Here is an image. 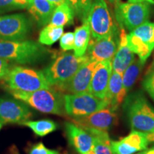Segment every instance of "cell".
I'll list each match as a JSON object with an SVG mask.
<instances>
[{
	"label": "cell",
	"instance_id": "83f0119b",
	"mask_svg": "<svg viewBox=\"0 0 154 154\" xmlns=\"http://www.w3.org/2000/svg\"><path fill=\"white\" fill-rule=\"evenodd\" d=\"M60 47L63 51H70L74 48V33L66 32L60 38Z\"/></svg>",
	"mask_w": 154,
	"mask_h": 154
},
{
	"label": "cell",
	"instance_id": "484cf974",
	"mask_svg": "<svg viewBox=\"0 0 154 154\" xmlns=\"http://www.w3.org/2000/svg\"><path fill=\"white\" fill-rule=\"evenodd\" d=\"M63 32V26H56L49 24L40 32L38 42L44 45H52L60 39Z\"/></svg>",
	"mask_w": 154,
	"mask_h": 154
},
{
	"label": "cell",
	"instance_id": "836d02e7",
	"mask_svg": "<svg viewBox=\"0 0 154 154\" xmlns=\"http://www.w3.org/2000/svg\"><path fill=\"white\" fill-rule=\"evenodd\" d=\"M146 2L152 4V5H154V0H128V2L131 3H138V2Z\"/></svg>",
	"mask_w": 154,
	"mask_h": 154
},
{
	"label": "cell",
	"instance_id": "7c38bea8",
	"mask_svg": "<svg viewBox=\"0 0 154 154\" xmlns=\"http://www.w3.org/2000/svg\"><path fill=\"white\" fill-rule=\"evenodd\" d=\"M72 121L84 129L107 131L117 124L118 117L114 111L107 107L86 116L72 118Z\"/></svg>",
	"mask_w": 154,
	"mask_h": 154
},
{
	"label": "cell",
	"instance_id": "e0dca14e",
	"mask_svg": "<svg viewBox=\"0 0 154 154\" xmlns=\"http://www.w3.org/2000/svg\"><path fill=\"white\" fill-rule=\"evenodd\" d=\"M68 140L79 154H88L94 151V140L91 135L74 123H65Z\"/></svg>",
	"mask_w": 154,
	"mask_h": 154
},
{
	"label": "cell",
	"instance_id": "ba28073f",
	"mask_svg": "<svg viewBox=\"0 0 154 154\" xmlns=\"http://www.w3.org/2000/svg\"><path fill=\"white\" fill-rule=\"evenodd\" d=\"M65 113L72 118L86 116L109 107L107 99H101L89 92L76 94H65Z\"/></svg>",
	"mask_w": 154,
	"mask_h": 154
},
{
	"label": "cell",
	"instance_id": "f35d334b",
	"mask_svg": "<svg viewBox=\"0 0 154 154\" xmlns=\"http://www.w3.org/2000/svg\"><path fill=\"white\" fill-rule=\"evenodd\" d=\"M2 127V123H1V122H0V130H1Z\"/></svg>",
	"mask_w": 154,
	"mask_h": 154
},
{
	"label": "cell",
	"instance_id": "d6986e66",
	"mask_svg": "<svg viewBox=\"0 0 154 154\" xmlns=\"http://www.w3.org/2000/svg\"><path fill=\"white\" fill-rule=\"evenodd\" d=\"M126 98L123 92V74L112 72L108 86L106 99L109 101V108L116 111Z\"/></svg>",
	"mask_w": 154,
	"mask_h": 154
},
{
	"label": "cell",
	"instance_id": "cb8c5ba5",
	"mask_svg": "<svg viewBox=\"0 0 154 154\" xmlns=\"http://www.w3.org/2000/svg\"><path fill=\"white\" fill-rule=\"evenodd\" d=\"M88 131L94 140L95 154H113L111 147V140L107 131L94 129H84Z\"/></svg>",
	"mask_w": 154,
	"mask_h": 154
},
{
	"label": "cell",
	"instance_id": "52a82bcc",
	"mask_svg": "<svg viewBox=\"0 0 154 154\" xmlns=\"http://www.w3.org/2000/svg\"><path fill=\"white\" fill-rule=\"evenodd\" d=\"M115 18L121 29L129 32L143 24L149 17L150 6L146 2H115Z\"/></svg>",
	"mask_w": 154,
	"mask_h": 154
},
{
	"label": "cell",
	"instance_id": "5b68a950",
	"mask_svg": "<svg viewBox=\"0 0 154 154\" xmlns=\"http://www.w3.org/2000/svg\"><path fill=\"white\" fill-rule=\"evenodd\" d=\"M4 81L10 91L29 93L51 87L43 72L19 66L9 69Z\"/></svg>",
	"mask_w": 154,
	"mask_h": 154
},
{
	"label": "cell",
	"instance_id": "e575fe53",
	"mask_svg": "<svg viewBox=\"0 0 154 154\" xmlns=\"http://www.w3.org/2000/svg\"><path fill=\"white\" fill-rule=\"evenodd\" d=\"M147 138L149 142L154 141V132L151 134H147Z\"/></svg>",
	"mask_w": 154,
	"mask_h": 154
},
{
	"label": "cell",
	"instance_id": "3957f363",
	"mask_svg": "<svg viewBox=\"0 0 154 154\" xmlns=\"http://www.w3.org/2000/svg\"><path fill=\"white\" fill-rule=\"evenodd\" d=\"M48 50L32 41H0V58L21 64H32L45 59Z\"/></svg>",
	"mask_w": 154,
	"mask_h": 154
},
{
	"label": "cell",
	"instance_id": "8fae6325",
	"mask_svg": "<svg viewBox=\"0 0 154 154\" xmlns=\"http://www.w3.org/2000/svg\"><path fill=\"white\" fill-rule=\"evenodd\" d=\"M32 112L22 102L10 98L0 97V122L2 124H23L29 121Z\"/></svg>",
	"mask_w": 154,
	"mask_h": 154
},
{
	"label": "cell",
	"instance_id": "603a6c76",
	"mask_svg": "<svg viewBox=\"0 0 154 154\" xmlns=\"http://www.w3.org/2000/svg\"><path fill=\"white\" fill-rule=\"evenodd\" d=\"M74 11L68 2L56 7L51 17L50 24L56 26H63L73 23Z\"/></svg>",
	"mask_w": 154,
	"mask_h": 154
},
{
	"label": "cell",
	"instance_id": "f1b7e54d",
	"mask_svg": "<svg viewBox=\"0 0 154 154\" xmlns=\"http://www.w3.org/2000/svg\"><path fill=\"white\" fill-rule=\"evenodd\" d=\"M19 9L16 0H0V14Z\"/></svg>",
	"mask_w": 154,
	"mask_h": 154
},
{
	"label": "cell",
	"instance_id": "4dcf8cb0",
	"mask_svg": "<svg viewBox=\"0 0 154 154\" xmlns=\"http://www.w3.org/2000/svg\"><path fill=\"white\" fill-rule=\"evenodd\" d=\"M143 86L147 91L154 90V71L147 74L143 82Z\"/></svg>",
	"mask_w": 154,
	"mask_h": 154
},
{
	"label": "cell",
	"instance_id": "7a4b0ae2",
	"mask_svg": "<svg viewBox=\"0 0 154 154\" xmlns=\"http://www.w3.org/2000/svg\"><path fill=\"white\" fill-rule=\"evenodd\" d=\"M89 60L86 55L76 57L72 52L63 53L44 69V75L49 85L58 88L68 82Z\"/></svg>",
	"mask_w": 154,
	"mask_h": 154
},
{
	"label": "cell",
	"instance_id": "30bf717a",
	"mask_svg": "<svg viewBox=\"0 0 154 154\" xmlns=\"http://www.w3.org/2000/svg\"><path fill=\"white\" fill-rule=\"evenodd\" d=\"M31 29L29 21L24 14L0 17V41H21Z\"/></svg>",
	"mask_w": 154,
	"mask_h": 154
},
{
	"label": "cell",
	"instance_id": "8992f818",
	"mask_svg": "<svg viewBox=\"0 0 154 154\" xmlns=\"http://www.w3.org/2000/svg\"><path fill=\"white\" fill-rule=\"evenodd\" d=\"M92 38L119 36L117 25L105 0H94L87 19Z\"/></svg>",
	"mask_w": 154,
	"mask_h": 154
},
{
	"label": "cell",
	"instance_id": "6da1fadb",
	"mask_svg": "<svg viewBox=\"0 0 154 154\" xmlns=\"http://www.w3.org/2000/svg\"><path fill=\"white\" fill-rule=\"evenodd\" d=\"M124 110L133 130L146 134L154 132V108L140 93L128 96Z\"/></svg>",
	"mask_w": 154,
	"mask_h": 154
},
{
	"label": "cell",
	"instance_id": "d6a6232c",
	"mask_svg": "<svg viewBox=\"0 0 154 154\" xmlns=\"http://www.w3.org/2000/svg\"><path fill=\"white\" fill-rule=\"evenodd\" d=\"M48 1L53 5H54L56 7L67 2V0H48Z\"/></svg>",
	"mask_w": 154,
	"mask_h": 154
},
{
	"label": "cell",
	"instance_id": "9a60e30c",
	"mask_svg": "<svg viewBox=\"0 0 154 154\" xmlns=\"http://www.w3.org/2000/svg\"><path fill=\"white\" fill-rule=\"evenodd\" d=\"M112 71L111 60L98 62L94 69L88 92L99 99H106Z\"/></svg>",
	"mask_w": 154,
	"mask_h": 154
},
{
	"label": "cell",
	"instance_id": "d4e9b609",
	"mask_svg": "<svg viewBox=\"0 0 154 154\" xmlns=\"http://www.w3.org/2000/svg\"><path fill=\"white\" fill-rule=\"evenodd\" d=\"M22 125L29 127L34 134L38 136H47L57 129L58 126L54 121L51 119H42L38 121H28Z\"/></svg>",
	"mask_w": 154,
	"mask_h": 154
},
{
	"label": "cell",
	"instance_id": "d590c367",
	"mask_svg": "<svg viewBox=\"0 0 154 154\" xmlns=\"http://www.w3.org/2000/svg\"><path fill=\"white\" fill-rule=\"evenodd\" d=\"M154 71V58H153V62H152L151 66H150L149 68V73L153 72Z\"/></svg>",
	"mask_w": 154,
	"mask_h": 154
},
{
	"label": "cell",
	"instance_id": "4fadbf2b",
	"mask_svg": "<svg viewBox=\"0 0 154 154\" xmlns=\"http://www.w3.org/2000/svg\"><path fill=\"white\" fill-rule=\"evenodd\" d=\"M98 62L89 60L77 71L68 82L55 89L67 94H76L88 92V86Z\"/></svg>",
	"mask_w": 154,
	"mask_h": 154
},
{
	"label": "cell",
	"instance_id": "5bb4252c",
	"mask_svg": "<svg viewBox=\"0 0 154 154\" xmlns=\"http://www.w3.org/2000/svg\"><path fill=\"white\" fill-rule=\"evenodd\" d=\"M119 43V35L91 38L88 44L86 55L90 60L96 62L112 60L118 49Z\"/></svg>",
	"mask_w": 154,
	"mask_h": 154
},
{
	"label": "cell",
	"instance_id": "277c9868",
	"mask_svg": "<svg viewBox=\"0 0 154 154\" xmlns=\"http://www.w3.org/2000/svg\"><path fill=\"white\" fill-rule=\"evenodd\" d=\"M16 99L27 103L40 112L63 116L65 113L64 100L61 92L55 88H44L34 92L11 91Z\"/></svg>",
	"mask_w": 154,
	"mask_h": 154
},
{
	"label": "cell",
	"instance_id": "ffe728a7",
	"mask_svg": "<svg viewBox=\"0 0 154 154\" xmlns=\"http://www.w3.org/2000/svg\"><path fill=\"white\" fill-rule=\"evenodd\" d=\"M29 12L41 26L50 22L56 7L48 0H29Z\"/></svg>",
	"mask_w": 154,
	"mask_h": 154
},
{
	"label": "cell",
	"instance_id": "4316f807",
	"mask_svg": "<svg viewBox=\"0 0 154 154\" xmlns=\"http://www.w3.org/2000/svg\"><path fill=\"white\" fill-rule=\"evenodd\" d=\"M76 14L82 22H85L87 19L88 12L91 7L92 0H67Z\"/></svg>",
	"mask_w": 154,
	"mask_h": 154
},
{
	"label": "cell",
	"instance_id": "44dd1931",
	"mask_svg": "<svg viewBox=\"0 0 154 154\" xmlns=\"http://www.w3.org/2000/svg\"><path fill=\"white\" fill-rule=\"evenodd\" d=\"M91 31L87 20L82 26L77 27L74 32V54L76 57L84 56L90 42Z\"/></svg>",
	"mask_w": 154,
	"mask_h": 154
},
{
	"label": "cell",
	"instance_id": "ac0fdd59",
	"mask_svg": "<svg viewBox=\"0 0 154 154\" xmlns=\"http://www.w3.org/2000/svg\"><path fill=\"white\" fill-rule=\"evenodd\" d=\"M134 59V53L130 49L127 43L126 30L124 29H121L118 49L111 60L113 71L123 74Z\"/></svg>",
	"mask_w": 154,
	"mask_h": 154
},
{
	"label": "cell",
	"instance_id": "8d00e7d4",
	"mask_svg": "<svg viewBox=\"0 0 154 154\" xmlns=\"http://www.w3.org/2000/svg\"><path fill=\"white\" fill-rule=\"evenodd\" d=\"M148 93H149L150 95H151V97L153 98V99L154 100V90H151V91H148Z\"/></svg>",
	"mask_w": 154,
	"mask_h": 154
},
{
	"label": "cell",
	"instance_id": "ab89813d",
	"mask_svg": "<svg viewBox=\"0 0 154 154\" xmlns=\"http://www.w3.org/2000/svg\"><path fill=\"white\" fill-rule=\"evenodd\" d=\"M139 154H143V153H142V152H141V153H140Z\"/></svg>",
	"mask_w": 154,
	"mask_h": 154
},
{
	"label": "cell",
	"instance_id": "74e56055",
	"mask_svg": "<svg viewBox=\"0 0 154 154\" xmlns=\"http://www.w3.org/2000/svg\"><path fill=\"white\" fill-rule=\"evenodd\" d=\"M109 2H111V3H114L116 1V0H109Z\"/></svg>",
	"mask_w": 154,
	"mask_h": 154
},
{
	"label": "cell",
	"instance_id": "f546056e",
	"mask_svg": "<svg viewBox=\"0 0 154 154\" xmlns=\"http://www.w3.org/2000/svg\"><path fill=\"white\" fill-rule=\"evenodd\" d=\"M29 154H59L57 151L47 149L43 143H38L31 148Z\"/></svg>",
	"mask_w": 154,
	"mask_h": 154
},
{
	"label": "cell",
	"instance_id": "2e32d148",
	"mask_svg": "<svg viewBox=\"0 0 154 154\" xmlns=\"http://www.w3.org/2000/svg\"><path fill=\"white\" fill-rule=\"evenodd\" d=\"M149 141L147 134L133 130L128 136L117 141H111L113 154H134L147 149Z\"/></svg>",
	"mask_w": 154,
	"mask_h": 154
},
{
	"label": "cell",
	"instance_id": "9c48e42d",
	"mask_svg": "<svg viewBox=\"0 0 154 154\" xmlns=\"http://www.w3.org/2000/svg\"><path fill=\"white\" fill-rule=\"evenodd\" d=\"M128 47L145 63L154 49V23L146 21L127 34Z\"/></svg>",
	"mask_w": 154,
	"mask_h": 154
},
{
	"label": "cell",
	"instance_id": "60d3db41",
	"mask_svg": "<svg viewBox=\"0 0 154 154\" xmlns=\"http://www.w3.org/2000/svg\"><path fill=\"white\" fill-rule=\"evenodd\" d=\"M138 154H139V153H138Z\"/></svg>",
	"mask_w": 154,
	"mask_h": 154
},
{
	"label": "cell",
	"instance_id": "7402d4cb",
	"mask_svg": "<svg viewBox=\"0 0 154 154\" xmlns=\"http://www.w3.org/2000/svg\"><path fill=\"white\" fill-rule=\"evenodd\" d=\"M144 63L139 59H135L123 74V92L126 96L139 76Z\"/></svg>",
	"mask_w": 154,
	"mask_h": 154
},
{
	"label": "cell",
	"instance_id": "1f68e13d",
	"mask_svg": "<svg viewBox=\"0 0 154 154\" xmlns=\"http://www.w3.org/2000/svg\"><path fill=\"white\" fill-rule=\"evenodd\" d=\"M9 71V63L7 59L0 58V80L4 79Z\"/></svg>",
	"mask_w": 154,
	"mask_h": 154
}]
</instances>
